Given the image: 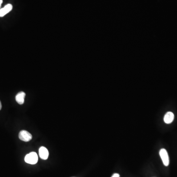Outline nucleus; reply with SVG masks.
<instances>
[{
    "label": "nucleus",
    "instance_id": "f257e3e1",
    "mask_svg": "<svg viewBox=\"0 0 177 177\" xmlns=\"http://www.w3.org/2000/svg\"><path fill=\"white\" fill-rule=\"evenodd\" d=\"M25 161L29 164H35L38 161V156L34 152H32L26 156Z\"/></svg>",
    "mask_w": 177,
    "mask_h": 177
},
{
    "label": "nucleus",
    "instance_id": "f03ea898",
    "mask_svg": "<svg viewBox=\"0 0 177 177\" xmlns=\"http://www.w3.org/2000/svg\"><path fill=\"white\" fill-rule=\"evenodd\" d=\"M19 138L20 140L23 141H30L32 139V135L27 131L22 130L19 134Z\"/></svg>",
    "mask_w": 177,
    "mask_h": 177
},
{
    "label": "nucleus",
    "instance_id": "7ed1b4c3",
    "mask_svg": "<svg viewBox=\"0 0 177 177\" xmlns=\"http://www.w3.org/2000/svg\"><path fill=\"white\" fill-rule=\"evenodd\" d=\"M159 155L164 165L166 166H168L169 164V159L168 153L166 150L164 149L160 150L159 151Z\"/></svg>",
    "mask_w": 177,
    "mask_h": 177
},
{
    "label": "nucleus",
    "instance_id": "20e7f679",
    "mask_svg": "<svg viewBox=\"0 0 177 177\" xmlns=\"http://www.w3.org/2000/svg\"><path fill=\"white\" fill-rule=\"evenodd\" d=\"M13 8L12 5L11 4L7 5L5 6L4 8L0 9V17H4L5 15L9 13Z\"/></svg>",
    "mask_w": 177,
    "mask_h": 177
},
{
    "label": "nucleus",
    "instance_id": "39448f33",
    "mask_svg": "<svg viewBox=\"0 0 177 177\" xmlns=\"http://www.w3.org/2000/svg\"><path fill=\"white\" fill-rule=\"evenodd\" d=\"M39 155L41 159L45 160L48 159L49 156V152L47 148L44 147H41L39 149Z\"/></svg>",
    "mask_w": 177,
    "mask_h": 177
},
{
    "label": "nucleus",
    "instance_id": "423d86ee",
    "mask_svg": "<svg viewBox=\"0 0 177 177\" xmlns=\"http://www.w3.org/2000/svg\"><path fill=\"white\" fill-rule=\"evenodd\" d=\"M174 119V115L171 112H167L164 116V121L167 124L172 123Z\"/></svg>",
    "mask_w": 177,
    "mask_h": 177
},
{
    "label": "nucleus",
    "instance_id": "0eeeda50",
    "mask_svg": "<svg viewBox=\"0 0 177 177\" xmlns=\"http://www.w3.org/2000/svg\"><path fill=\"white\" fill-rule=\"evenodd\" d=\"M25 96L26 94L23 92H20L18 93L15 97V99L17 103L19 105H23L24 103V99Z\"/></svg>",
    "mask_w": 177,
    "mask_h": 177
},
{
    "label": "nucleus",
    "instance_id": "6e6552de",
    "mask_svg": "<svg viewBox=\"0 0 177 177\" xmlns=\"http://www.w3.org/2000/svg\"><path fill=\"white\" fill-rule=\"evenodd\" d=\"M111 177H120V175L117 173H115Z\"/></svg>",
    "mask_w": 177,
    "mask_h": 177
},
{
    "label": "nucleus",
    "instance_id": "1a4fd4ad",
    "mask_svg": "<svg viewBox=\"0 0 177 177\" xmlns=\"http://www.w3.org/2000/svg\"><path fill=\"white\" fill-rule=\"evenodd\" d=\"M3 0H0V8H1V7L2 4V3H3Z\"/></svg>",
    "mask_w": 177,
    "mask_h": 177
},
{
    "label": "nucleus",
    "instance_id": "9d476101",
    "mask_svg": "<svg viewBox=\"0 0 177 177\" xmlns=\"http://www.w3.org/2000/svg\"><path fill=\"white\" fill-rule=\"evenodd\" d=\"M2 109V104L1 102V101H0V110Z\"/></svg>",
    "mask_w": 177,
    "mask_h": 177
}]
</instances>
